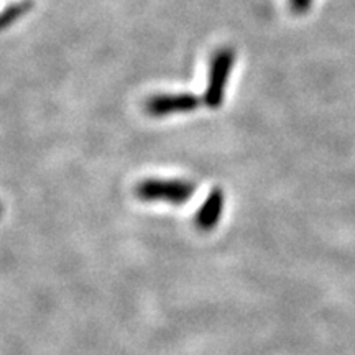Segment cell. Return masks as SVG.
<instances>
[{
  "mask_svg": "<svg viewBox=\"0 0 355 355\" xmlns=\"http://www.w3.org/2000/svg\"><path fill=\"white\" fill-rule=\"evenodd\" d=\"M313 6V0H290V7L296 15H304Z\"/></svg>",
  "mask_w": 355,
  "mask_h": 355,
  "instance_id": "6",
  "label": "cell"
},
{
  "mask_svg": "<svg viewBox=\"0 0 355 355\" xmlns=\"http://www.w3.org/2000/svg\"><path fill=\"white\" fill-rule=\"evenodd\" d=\"M235 61V51L232 48H219L209 61V74H207L206 91H204V104L209 109H219L225 101L230 73Z\"/></svg>",
  "mask_w": 355,
  "mask_h": 355,
  "instance_id": "2",
  "label": "cell"
},
{
  "mask_svg": "<svg viewBox=\"0 0 355 355\" xmlns=\"http://www.w3.org/2000/svg\"><path fill=\"white\" fill-rule=\"evenodd\" d=\"M32 7V0H21L19 3H13L12 7H8L6 12L2 13V26L7 28L8 25L13 24L17 19H20L24 13H26Z\"/></svg>",
  "mask_w": 355,
  "mask_h": 355,
  "instance_id": "5",
  "label": "cell"
},
{
  "mask_svg": "<svg viewBox=\"0 0 355 355\" xmlns=\"http://www.w3.org/2000/svg\"><path fill=\"white\" fill-rule=\"evenodd\" d=\"M201 99L193 92H178V94H158L145 102V112L150 117H166L173 114H188L196 110Z\"/></svg>",
  "mask_w": 355,
  "mask_h": 355,
  "instance_id": "3",
  "label": "cell"
},
{
  "mask_svg": "<svg viewBox=\"0 0 355 355\" xmlns=\"http://www.w3.org/2000/svg\"><path fill=\"white\" fill-rule=\"evenodd\" d=\"M225 206V196L219 188L212 189L207 194L206 201L202 202V206L199 207L196 217H194V224L199 230L202 232H211L212 229H216V225L219 224L222 212H224Z\"/></svg>",
  "mask_w": 355,
  "mask_h": 355,
  "instance_id": "4",
  "label": "cell"
},
{
  "mask_svg": "<svg viewBox=\"0 0 355 355\" xmlns=\"http://www.w3.org/2000/svg\"><path fill=\"white\" fill-rule=\"evenodd\" d=\"M194 184L184 180H158L150 178L137 184L135 196L146 202H168L180 206L193 198Z\"/></svg>",
  "mask_w": 355,
  "mask_h": 355,
  "instance_id": "1",
  "label": "cell"
}]
</instances>
